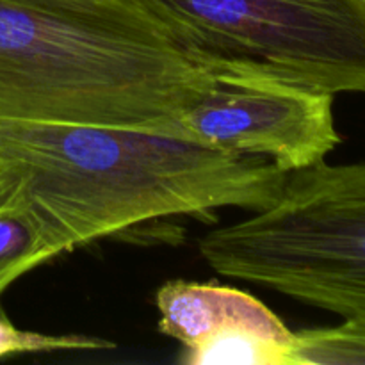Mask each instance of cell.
Listing matches in <instances>:
<instances>
[{
    "instance_id": "cell-1",
    "label": "cell",
    "mask_w": 365,
    "mask_h": 365,
    "mask_svg": "<svg viewBox=\"0 0 365 365\" xmlns=\"http://www.w3.org/2000/svg\"><path fill=\"white\" fill-rule=\"evenodd\" d=\"M0 173L56 255L171 216L260 210L287 173L262 157L121 127L0 121Z\"/></svg>"
},
{
    "instance_id": "cell-2",
    "label": "cell",
    "mask_w": 365,
    "mask_h": 365,
    "mask_svg": "<svg viewBox=\"0 0 365 365\" xmlns=\"http://www.w3.org/2000/svg\"><path fill=\"white\" fill-rule=\"evenodd\" d=\"M209 84L132 0H0V121L180 138Z\"/></svg>"
},
{
    "instance_id": "cell-3",
    "label": "cell",
    "mask_w": 365,
    "mask_h": 365,
    "mask_svg": "<svg viewBox=\"0 0 365 365\" xmlns=\"http://www.w3.org/2000/svg\"><path fill=\"white\" fill-rule=\"evenodd\" d=\"M198 250L223 277L365 319V163L291 171L274 202Z\"/></svg>"
},
{
    "instance_id": "cell-4",
    "label": "cell",
    "mask_w": 365,
    "mask_h": 365,
    "mask_svg": "<svg viewBox=\"0 0 365 365\" xmlns=\"http://www.w3.org/2000/svg\"><path fill=\"white\" fill-rule=\"evenodd\" d=\"M209 73L365 93V0H132Z\"/></svg>"
},
{
    "instance_id": "cell-5",
    "label": "cell",
    "mask_w": 365,
    "mask_h": 365,
    "mask_svg": "<svg viewBox=\"0 0 365 365\" xmlns=\"http://www.w3.org/2000/svg\"><path fill=\"white\" fill-rule=\"evenodd\" d=\"M180 138L271 160L285 173L316 166L341 143L334 95L277 78L210 73L205 91L184 110Z\"/></svg>"
},
{
    "instance_id": "cell-6",
    "label": "cell",
    "mask_w": 365,
    "mask_h": 365,
    "mask_svg": "<svg viewBox=\"0 0 365 365\" xmlns=\"http://www.w3.org/2000/svg\"><path fill=\"white\" fill-rule=\"evenodd\" d=\"M159 330L189 365H292L294 331L260 299L220 284L173 280L157 291Z\"/></svg>"
},
{
    "instance_id": "cell-7",
    "label": "cell",
    "mask_w": 365,
    "mask_h": 365,
    "mask_svg": "<svg viewBox=\"0 0 365 365\" xmlns=\"http://www.w3.org/2000/svg\"><path fill=\"white\" fill-rule=\"evenodd\" d=\"M53 257L57 255L43 228L13 192L0 210V299L13 282ZM0 312H4L2 305Z\"/></svg>"
},
{
    "instance_id": "cell-8",
    "label": "cell",
    "mask_w": 365,
    "mask_h": 365,
    "mask_svg": "<svg viewBox=\"0 0 365 365\" xmlns=\"http://www.w3.org/2000/svg\"><path fill=\"white\" fill-rule=\"evenodd\" d=\"M292 365H365V319L296 331Z\"/></svg>"
},
{
    "instance_id": "cell-9",
    "label": "cell",
    "mask_w": 365,
    "mask_h": 365,
    "mask_svg": "<svg viewBox=\"0 0 365 365\" xmlns=\"http://www.w3.org/2000/svg\"><path fill=\"white\" fill-rule=\"evenodd\" d=\"M114 344L102 337L89 335H48L38 331L18 330L0 312V359L25 353H57V351H103Z\"/></svg>"
},
{
    "instance_id": "cell-10",
    "label": "cell",
    "mask_w": 365,
    "mask_h": 365,
    "mask_svg": "<svg viewBox=\"0 0 365 365\" xmlns=\"http://www.w3.org/2000/svg\"><path fill=\"white\" fill-rule=\"evenodd\" d=\"M13 192H14V187L6 180V178H4V175L0 173V210L9 203Z\"/></svg>"
}]
</instances>
